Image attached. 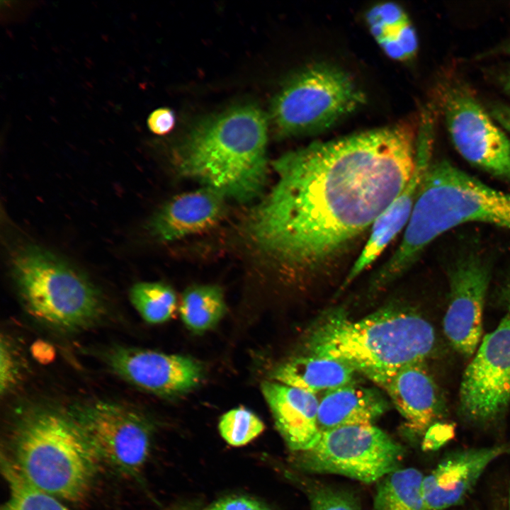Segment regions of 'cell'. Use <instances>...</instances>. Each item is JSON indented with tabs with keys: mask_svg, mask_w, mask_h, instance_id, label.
<instances>
[{
	"mask_svg": "<svg viewBox=\"0 0 510 510\" xmlns=\"http://www.w3.org/2000/svg\"><path fill=\"white\" fill-rule=\"evenodd\" d=\"M129 296L137 312L149 324L168 321L176 310V293L170 286L162 283H137L130 288Z\"/></svg>",
	"mask_w": 510,
	"mask_h": 510,
	"instance_id": "cb8c5ba5",
	"label": "cell"
},
{
	"mask_svg": "<svg viewBox=\"0 0 510 510\" xmlns=\"http://www.w3.org/2000/svg\"><path fill=\"white\" fill-rule=\"evenodd\" d=\"M416 139L407 122L313 142L273 162L277 179L249 232L283 267L322 269L370 229L409 181Z\"/></svg>",
	"mask_w": 510,
	"mask_h": 510,
	"instance_id": "6da1fadb",
	"label": "cell"
},
{
	"mask_svg": "<svg viewBox=\"0 0 510 510\" xmlns=\"http://www.w3.org/2000/svg\"><path fill=\"white\" fill-rule=\"evenodd\" d=\"M424 363L406 366L378 384L404 418L407 429L416 436L425 435L439 422L445 409L441 393Z\"/></svg>",
	"mask_w": 510,
	"mask_h": 510,
	"instance_id": "2e32d148",
	"label": "cell"
},
{
	"mask_svg": "<svg viewBox=\"0 0 510 510\" xmlns=\"http://www.w3.org/2000/svg\"><path fill=\"white\" fill-rule=\"evenodd\" d=\"M432 325L412 309L390 304L358 320L329 310L310 329V356L341 362L378 384L400 368L424 363L436 346Z\"/></svg>",
	"mask_w": 510,
	"mask_h": 510,
	"instance_id": "7a4b0ae2",
	"label": "cell"
},
{
	"mask_svg": "<svg viewBox=\"0 0 510 510\" xmlns=\"http://www.w3.org/2000/svg\"><path fill=\"white\" fill-rule=\"evenodd\" d=\"M509 509L510 510V481H509Z\"/></svg>",
	"mask_w": 510,
	"mask_h": 510,
	"instance_id": "d590c367",
	"label": "cell"
},
{
	"mask_svg": "<svg viewBox=\"0 0 510 510\" xmlns=\"http://www.w3.org/2000/svg\"><path fill=\"white\" fill-rule=\"evenodd\" d=\"M264 428L260 418L243 407L233 409L225 413L218 424L221 436L232 446L247 444L260 435Z\"/></svg>",
	"mask_w": 510,
	"mask_h": 510,
	"instance_id": "484cf974",
	"label": "cell"
},
{
	"mask_svg": "<svg viewBox=\"0 0 510 510\" xmlns=\"http://www.w3.org/2000/svg\"><path fill=\"white\" fill-rule=\"evenodd\" d=\"M11 447L9 462L38 489L71 501L89 489L98 459L68 412L51 407L26 411L15 426Z\"/></svg>",
	"mask_w": 510,
	"mask_h": 510,
	"instance_id": "5b68a950",
	"label": "cell"
},
{
	"mask_svg": "<svg viewBox=\"0 0 510 510\" xmlns=\"http://www.w3.org/2000/svg\"><path fill=\"white\" fill-rule=\"evenodd\" d=\"M267 121L255 106L232 108L199 123L176 154L183 176L238 201L255 198L266 180Z\"/></svg>",
	"mask_w": 510,
	"mask_h": 510,
	"instance_id": "3957f363",
	"label": "cell"
},
{
	"mask_svg": "<svg viewBox=\"0 0 510 510\" xmlns=\"http://www.w3.org/2000/svg\"><path fill=\"white\" fill-rule=\"evenodd\" d=\"M468 222L510 230V194L492 188L443 160L431 163L402 239L385 268L402 276L434 239Z\"/></svg>",
	"mask_w": 510,
	"mask_h": 510,
	"instance_id": "277c9868",
	"label": "cell"
},
{
	"mask_svg": "<svg viewBox=\"0 0 510 510\" xmlns=\"http://www.w3.org/2000/svg\"><path fill=\"white\" fill-rule=\"evenodd\" d=\"M510 402V315L487 334L467 366L459 390V413L469 424H492Z\"/></svg>",
	"mask_w": 510,
	"mask_h": 510,
	"instance_id": "8fae6325",
	"label": "cell"
},
{
	"mask_svg": "<svg viewBox=\"0 0 510 510\" xmlns=\"http://www.w3.org/2000/svg\"><path fill=\"white\" fill-rule=\"evenodd\" d=\"M424 477L413 468L389 473L378 487L373 510H429L423 493Z\"/></svg>",
	"mask_w": 510,
	"mask_h": 510,
	"instance_id": "7402d4cb",
	"label": "cell"
},
{
	"mask_svg": "<svg viewBox=\"0 0 510 510\" xmlns=\"http://www.w3.org/2000/svg\"><path fill=\"white\" fill-rule=\"evenodd\" d=\"M454 434L453 426L441 421L432 425L424 435V447L436 449L448 441Z\"/></svg>",
	"mask_w": 510,
	"mask_h": 510,
	"instance_id": "4dcf8cb0",
	"label": "cell"
},
{
	"mask_svg": "<svg viewBox=\"0 0 510 510\" xmlns=\"http://www.w3.org/2000/svg\"><path fill=\"white\" fill-rule=\"evenodd\" d=\"M32 353L33 356L40 363H46L50 361L54 357V350L52 347L43 341H37L32 346Z\"/></svg>",
	"mask_w": 510,
	"mask_h": 510,
	"instance_id": "d6a6232c",
	"label": "cell"
},
{
	"mask_svg": "<svg viewBox=\"0 0 510 510\" xmlns=\"http://www.w3.org/2000/svg\"><path fill=\"white\" fill-rule=\"evenodd\" d=\"M356 373L341 362L308 355L293 358L278 365L272 370L271 378L316 395L356 382Z\"/></svg>",
	"mask_w": 510,
	"mask_h": 510,
	"instance_id": "ffe728a7",
	"label": "cell"
},
{
	"mask_svg": "<svg viewBox=\"0 0 510 510\" xmlns=\"http://www.w3.org/2000/svg\"><path fill=\"white\" fill-rule=\"evenodd\" d=\"M375 389L348 384L324 392L319 400L317 425L320 433L353 425H373L388 409Z\"/></svg>",
	"mask_w": 510,
	"mask_h": 510,
	"instance_id": "d6986e66",
	"label": "cell"
},
{
	"mask_svg": "<svg viewBox=\"0 0 510 510\" xmlns=\"http://www.w3.org/2000/svg\"><path fill=\"white\" fill-rule=\"evenodd\" d=\"M492 118L510 134V106L494 105L490 111Z\"/></svg>",
	"mask_w": 510,
	"mask_h": 510,
	"instance_id": "1f68e13d",
	"label": "cell"
},
{
	"mask_svg": "<svg viewBox=\"0 0 510 510\" xmlns=\"http://www.w3.org/2000/svg\"><path fill=\"white\" fill-rule=\"evenodd\" d=\"M11 275L26 310L64 332L85 329L104 312L101 295L83 273L52 251L24 244L11 258Z\"/></svg>",
	"mask_w": 510,
	"mask_h": 510,
	"instance_id": "8992f818",
	"label": "cell"
},
{
	"mask_svg": "<svg viewBox=\"0 0 510 510\" xmlns=\"http://www.w3.org/2000/svg\"><path fill=\"white\" fill-rule=\"evenodd\" d=\"M202 510H269L260 502L246 497H226L212 503Z\"/></svg>",
	"mask_w": 510,
	"mask_h": 510,
	"instance_id": "f1b7e54d",
	"label": "cell"
},
{
	"mask_svg": "<svg viewBox=\"0 0 510 510\" xmlns=\"http://www.w3.org/2000/svg\"><path fill=\"white\" fill-rule=\"evenodd\" d=\"M179 312L183 324L194 332L214 327L226 312L221 288L213 285L188 288L182 295Z\"/></svg>",
	"mask_w": 510,
	"mask_h": 510,
	"instance_id": "603a6c76",
	"label": "cell"
},
{
	"mask_svg": "<svg viewBox=\"0 0 510 510\" xmlns=\"http://www.w3.org/2000/svg\"><path fill=\"white\" fill-rule=\"evenodd\" d=\"M309 499L312 510H359L350 494L334 487H312Z\"/></svg>",
	"mask_w": 510,
	"mask_h": 510,
	"instance_id": "4316f807",
	"label": "cell"
},
{
	"mask_svg": "<svg viewBox=\"0 0 510 510\" xmlns=\"http://www.w3.org/2000/svg\"><path fill=\"white\" fill-rule=\"evenodd\" d=\"M431 123H423L416 139V161L414 171L404 189L370 228V234L358 257L353 263L341 287L346 288L366 271L385 249L405 229L411 217L424 175L431 163Z\"/></svg>",
	"mask_w": 510,
	"mask_h": 510,
	"instance_id": "5bb4252c",
	"label": "cell"
},
{
	"mask_svg": "<svg viewBox=\"0 0 510 510\" xmlns=\"http://www.w3.org/2000/svg\"><path fill=\"white\" fill-rule=\"evenodd\" d=\"M364 95L344 71L327 64L301 70L280 91L271 118L284 136L317 132L352 113Z\"/></svg>",
	"mask_w": 510,
	"mask_h": 510,
	"instance_id": "52a82bcc",
	"label": "cell"
},
{
	"mask_svg": "<svg viewBox=\"0 0 510 510\" xmlns=\"http://www.w3.org/2000/svg\"><path fill=\"white\" fill-rule=\"evenodd\" d=\"M500 81L504 91L510 96V69L501 76Z\"/></svg>",
	"mask_w": 510,
	"mask_h": 510,
	"instance_id": "836d02e7",
	"label": "cell"
},
{
	"mask_svg": "<svg viewBox=\"0 0 510 510\" xmlns=\"http://www.w3.org/2000/svg\"><path fill=\"white\" fill-rule=\"evenodd\" d=\"M506 295L507 306H508L509 312H510V285L506 289ZM509 314L510 315V313Z\"/></svg>",
	"mask_w": 510,
	"mask_h": 510,
	"instance_id": "e575fe53",
	"label": "cell"
},
{
	"mask_svg": "<svg viewBox=\"0 0 510 510\" xmlns=\"http://www.w3.org/2000/svg\"><path fill=\"white\" fill-rule=\"evenodd\" d=\"M366 18L371 33L389 57L407 60L414 56L418 47L416 34L400 6L378 4L368 12Z\"/></svg>",
	"mask_w": 510,
	"mask_h": 510,
	"instance_id": "44dd1931",
	"label": "cell"
},
{
	"mask_svg": "<svg viewBox=\"0 0 510 510\" xmlns=\"http://www.w3.org/2000/svg\"><path fill=\"white\" fill-rule=\"evenodd\" d=\"M510 453V443L458 450L447 454L423 480L429 510H446L460 504L487 468Z\"/></svg>",
	"mask_w": 510,
	"mask_h": 510,
	"instance_id": "9a60e30c",
	"label": "cell"
},
{
	"mask_svg": "<svg viewBox=\"0 0 510 510\" xmlns=\"http://www.w3.org/2000/svg\"><path fill=\"white\" fill-rule=\"evenodd\" d=\"M0 348V391L1 394H6L16 383L18 368L11 345L3 336Z\"/></svg>",
	"mask_w": 510,
	"mask_h": 510,
	"instance_id": "83f0119b",
	"label": "cell"
},
{
	"mask_svg": "<svg viewBox=\"0 0 510 510\" xmlns=\"http://www.w3.org/2000/svg\"><path fill=\"white\" fill-rule=\"evenodd\" d=\"M3 466L9 494L1 510H69L57 497L30 483L8 460Z\"/></svg>",
	"mask_w": 510,
	"mask_h": 510,
	"instance_id": "d4e9b609",
	"label": "cell"
},
{
	"mask_svg": "<svg viewBox=\"0 0 510 510\" xmlns=\"http://www.w3.org/2000/svg\"><path fill=\"white\" fill-rule=\"evenodd\" d=\"M225 198L207 186L180 194L154 215L149 224V231L159 240L171 242L207 230L223 215Z\"/></svg>",
	"mask_w": 510,
	"mask_h": 510,
	"instance_id": "ac0fdd59",
	"label": "cell"
},
{
	"mask_svg": "<svg viewBox=\"0 0 510 510\" xmlns=\"http://www.w3.org/2000/svg\"><path fill=\"white\" fill-rule=\"evenodd\" d=\"M490 278L487 262L472 254L458 260L449 271V297L443 331L453 348L465 357L475 353L481 339Z\"/></svg>",
	"mask_w": 510,
	"mask_h": 510,
	"instance_id": "7c38bea8",
	"label": "cell"
},
{
	"mask_svg": "<svg viewBox=\"0 0 510 510\" xmlns=\"http://www.w3.org/2000/svg\"><path fill=\"white\" fill-rule=\"evenodd\" d=\"M175 123V114L169 108H157L147 118V126L149 130L157 135H164L170 132L174 129Z\"/></svg>",
	"mask_w": 510,
	"mask_h": 510,
	"instance_id": "f546056e",
	"label": "cell"
},
{
	"mask_svg": "<svg viewBox=\"0 0 510 510\" xmlns=\"http://www.w3.org/2000/svg\"><path fill=\"white\" fill-rule=\"evenodd\" d=\"M262 394L288 447L296 453L310 448L320 436L316 395L276 381L261 384Z\"/></svg>",
	"mask_w": 510,
	"mask_h": 510,
	"instance_id": "e0dca14e",
	"label": "cell"
},
{
	"mask_svg": "<svg viewBox=\"0 0 510 510\" xmlns=\"http://www.w3.org/2000/svg\"><path fill=\"white\" fill-rule=\"evenodd\" d=\"M68 413L84 434L97 459L125 474H135L147 459L152 429L137 411L96 400L75 404Z\"/></svg>",
	"mask_w": 510,
	"mask_h": 510,
	"instance_id": "9c48e42d",
	"label": "cell"
},
{
	"mask_svg": "<svg viewBox=\"0 0 510 510\" xmlns=\"http://www.w3.org/2000/svg\"><path fill=\"white\" fill-rule=\"evenodd\" d=\"M113 371L132 385L153 394L174 397L201 382L204 370L193 358L138 348L116 346L106 355Z\"/></svg>",
	"mask_w": 510,
	"mask_h": 510,
	"instance_id": "4fadbf2b",
	"label": "cell"
},
{
	"mask_svg": "<svg viewBox=\"0 0 510 510\" xmlns=\"http://www.w3.org/2000/svg\"><path fill=\"white\" fill-rule=\"evenodd\" d=\"M298 454V465L307 472L370 483L399 468L404 448L374 425H353L322 432L310 448Z\"/></svg>",
	"mask_w": 510,
	"mask_h": 510,
	"instance_id": "ba28073f",
	"label": "cell"
},
{
	"mask_svg": "<svg viewBox=\"0 0 510 510\" xmlns=\"http://www.w3.org/2000/svg\"><path fill=\"white\" fill-rule=\"evenodd\" d=\"M442 110L451 140L470 164L510 181V140L464 85L446 86Z\"/></svg>",
	"mask_w": 510,
	"mask_h": 510,
	"instance_id": "30bf717a",
	"label": "cell"
},
{
	"mask_svg": "<svg viewBox=\"0 0 510 510\" xmlns=\"http://www.w3.org/2000/svg\"><path fill=\"white\" fill-rule=\"evenodd\" d=\"M505 51L510 55V43L506 46Z\"/></svg>",
	"mask_w": 510,
	"mask_h": 510,
	"instance_id": "8d00e7d4",
	"label": "cell"
}]
</instances>
